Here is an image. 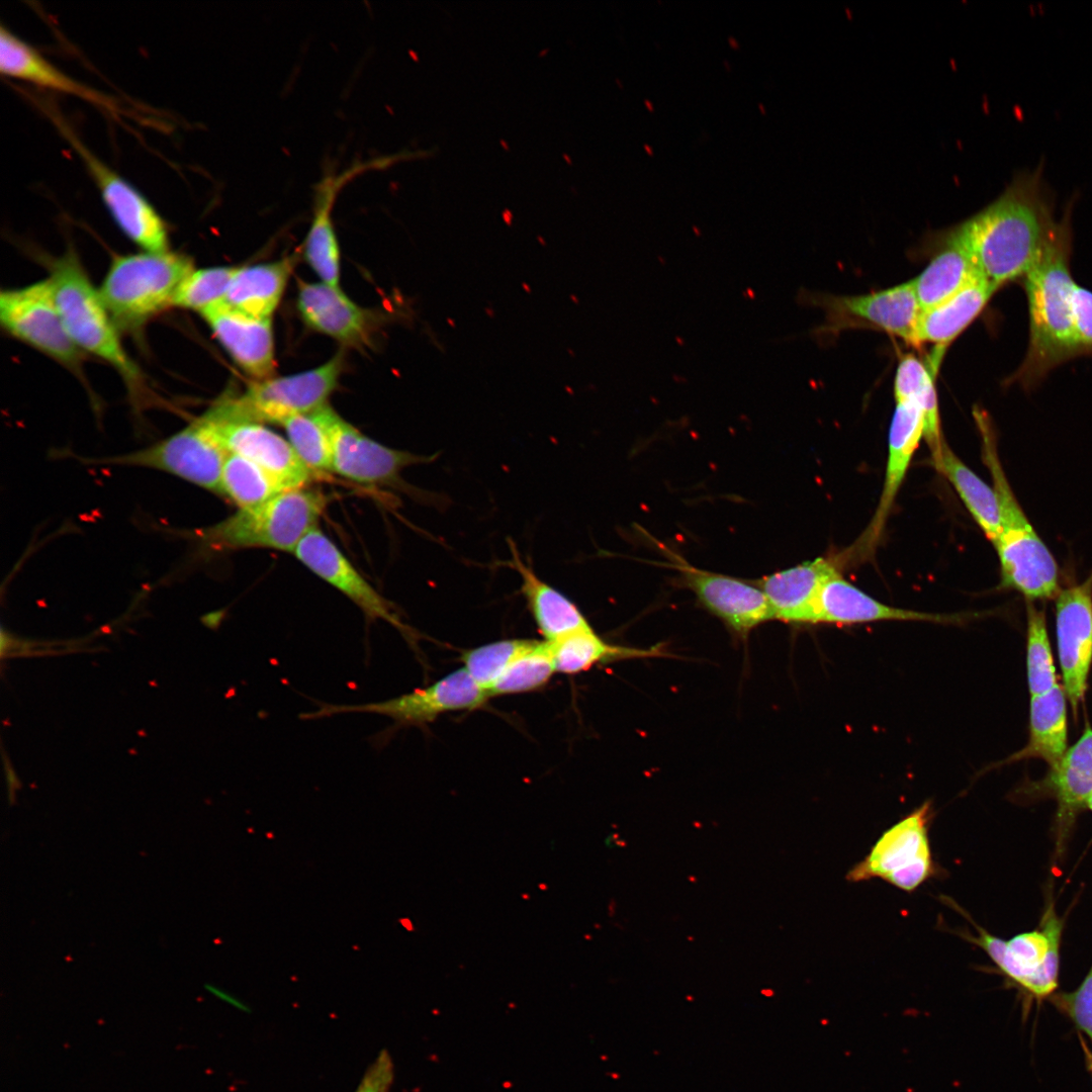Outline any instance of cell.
<instances>
[{"mask_svg": "<svg viewBox=\"0 0 1092 1092\" xmlns=\"http://www.w3.org/2000/svg\"><path fill=\"white\" fill-rule=\"evenodd\" d=\"M1041 170L1021 172L997 199L956 225L979 273L1000 288L1020 281L1057 223Z\"/></svg>", "mask_w": 1092, "mask_h": 1092, "instance_id": "obj_1", "label": "cell"}, {"mask_svg": "<svg viewBox=\"0 0 1092 1092\" xmlns=\"http://www.w3.org/2000/svg\"><path fill=\"white\" fill-rule=\"evenodd\" d=\"M1071 209L1057 221L1037 260L1021 280L1028 310L1025 356L1006 380L1025 390L1035 388L1048 374L1071 359L1085 356L1074 329L1071 273Z\"/></svg>", "mask_w": 1092, "mask_h": 1092, "instance_id": "obj_2", "label": "cell"}, {"mask_svg": "<svg viewBox=\"0 0 1092 1092\" xmlns=\"http://www.w3.org/2000/svg\"><path fill=\"white\" fill-rule=\"evenodd\" d=\"M984 461L992 476L1000 519L994 542L1001 584L1021 593L1028 601L1056 598L1060 593L1057 562L1017 502L1002 469L996 439L984 414L976 416Z\"/></svg>", "mask_w": 1092, "mask_h": 1092, "instance_id": "obj_3", "label": "cell"}, {"mask_svg": "<svg viewBox=\"0 0 1092 1092\" xmlns=\"http://www.w3.org/2000/svg\"><path fill=\"white\" fill-rule=\"evenodd\" d=\"M48 278L64 326L77 348L111 365L129 386H136L141 373L120 342L99 288L91 282L75 251L54 260Z\"/></svg>", "mask_w": 1092, "mask_h": 1092, "instance_id": "obj_4", "label": "cell"}, {"mask_svg": "<svg viewBox=\"0 0 1092 1092\" xmlns=\"http://www.w3.org/2000/svg\"><path fill=\"white\" fill-rule=\"evenodd\" d=\"M328 499L304 487L285 490L255 507L239 509L197 536L214 550L270 548L293 551L322 516Z\"/></svg>", "mask_w": 1092, "mask_h": 1092, "instance_id": "obj_5", "label": "cell"}, {"mask_svg": "<svg viewBox=\"0 0 1092 1092\" xmlns=\"http://www.w3.org/2000/svg\"><path fill=\"white\" fill-rule=\"evenodd\" d=\"M194 269L186 255L147 252L113 258L99 288L117 328H138L168 307L184 278Z\"/></svg>", "mask_w": 1092, "mask_h": 1092, "instance_id": "obj_6", "label": "cell"}, {"mask_svg": "<svg viewBox=\"0 0 1092 1092\" xmlns=\"http://www.w3.org/2000/svg\"><path fill=\"white\" fill-rule=\"evenodd\" d=\"M951 906L976 929L975 933L965 930L959 935L983 949L1006 979L1038 999L1054 994L1059 984L1064 921L1053 899L1045 903L1035 929L1006 940L978 925L959 905L951 902Z\"/></svg>", "mask_w": 1092, "mask_h": 1092, "instance_id": "obj_7", "label": "cell"}, {"mask_svg": "<svg viewBox=\"0 0 1092 1092\" xmlns=\"http://www.w3.org/2000/svg\"><path fill=\"white\" fill-rule=\"evenodd\" d=\"M343 367L342 354L304 372L255 380L240 395L219 397L206 414L216 422L283 423L327 404Z\"/></svg>", "mask_w": 1092, "mask_h": 1092, "instance_id": "obj_8", "label": "cell"}, {"mask_svg": "<svg viewBox=\"0 0 1092 1092\" xmlns=\"http://www.w3.org/2000/svg\"><path fill=\"white\" fill-rule=\"evenodd\" d=\"M933 809L929 801L893 824L877 839L867 855L847 873L851 883L882 879L913 892L939 874L933 859L929 828Z\"/></svg>", "mask_w": 1092, "mask_h": 1092, "instance_id": "obj_9", "label": "cell"}, {"mask_svg": "<svg viewBox=\"0 0 1092 1092\" xmlns=\"http://www.w3.org/2000/svg\"><path fill=\"white\" fill-rule=\"evenodd\" d=\"M43 111L83 161L105 207L116 225L142 251L170 250L166 221L147 197L129 181L111 169L90 151L68 122L50 103Z\"/></svg>", "mask_w": 1092, "mask_h": 1092, "instance_id": "obj_10", "label": "cell"}, {"mask_svg": "<svg viewBox=\"0 0 1092 1092\" xmlns=\"http://www.w3.org/2000/svg\"><path fill=\"white\" fill-rule=\"evenodd\" d=\"M228 452L201 415L175 434L104 463L161 470L222 496L221 474Z\"/></svg>", "mask_w": 1092, "mask_h": 1092, "instance_id": "obj_11", "label": "cell"}, {"mask_svg": "<svg viewBox=\"0 0 1092 1092\" xmlns=\"http://www.w3.org/2000/svg\"><path fill=\"white\" fill-rule=\"evenodd\" d=\"M0 322L13 338L58 363L75 369L81 352L71 340L49 278L0 294Z\"/></svg>", "mask_w": 1092, "mask_h": 1092, "instance_id": "obj_12", "label": "cell"}, {"mask_svg": "<svg viewBox=\"0 0 1092 1092\" xmlns=\"http://www.w3.org/2000/svg\"><path fill=\"white\" fill-rule=\"evenodd\" d=\"M488 698L487 693L462 667L427 688L395 698L360 705H321L317 710L301 715V718L312 720L341 713H372L392 719L393 728L421 726L448 712L478 709Z\"/></svg>", "mask_w": 1092, "mask_h": 1092, "instance_id": "obj_13", "label": "cell"}, {"mask_svg": "<svg viewBox=\"0 0 1092 1092\" xmlns=\"http://www.w3.org/2000/svg\"><path fill=\"white\" fill-rule=\"evenodd\" d=\"M311 414L330 439L333 472L350 480L366 484L396 483L404 468L431 462L436 457L384 446L362 434L328 404Z\"/></svg>", "mask_w": 1092, "mask_h": 1092, "instance_id": "obj_14", "label": "cell"}, {"mask_svg": "<svg viewBox=\"0 0 1092 1092\" xmlns=\"http://www.w3.org/2000/svg\"><path fill=\"white\" fill-rule=\"evenodd\" d=\"M1056 635L1064 691L1076 718L1092 663V572L1056 597Z\"/></svg>", "mask_w": 1092, "mask_h": 1092, "instance_id": "obj_15", "label": "cell"}, {"mask_svg": "<svg viewBox=\"0 0 1092 1092\" xmlns=\"http://www.w3.org/2000/svg\"><path fill=\"white\" fill-rule=\"evenodd\" d=\"M292 553L313 573L350 599L367 620H383L414 643L415 631L401 621L394 606L358 572L321 529L314 527L306 533Z\"/></svg>", "mask_w": 1092, "mask_h": 1092, "instance_id": "obj_16", "label": "cell"}, {"mask_svg": "<svg viewBox=\"0 0 1092 1092\" xmlns=\"http://www.w3.org/2000/svg\"><path fill=\"white\" fill-rule=\"evenodd\" d=\"M833 329L866 327L916 345L921 313L911 281L859 295H830L822 299Z\"/></svg>", "mask_w": 1092, "mask_h": 1092, "instance_id": "obj_17", "label": "cell"}, {"mask_svg": "<svg viewBox=\"0 0 1092 1092\" xmlns=\"http://www.w3.org/2000/svg\"><path fill=\"white\" fill-rule=\"evenodd\" d=\"M923 437L924 417L919 406L911 401L896 402L889 430L888 457L881 496L866 531L849 550L840 554L843 562L847 558H867L873 555L912 457Z\"/></svg>", "mask_w": 1092, "mask_h": 1092, "instance_id": "obj_18", "label": "cell"}, {"mask_svg": "<svg viewBox=\"0 0 1092 1092\" xmlns=\"http://www.w3.org/2000/svg\"><path fill=\"white\" fill-rule=\"evenodd\" d=\"M202 416L228 454H237L252 461L286 489L304 487L314 476L298 458L288 440L263 424L216 422L205 413Z\"/></svg>", "mask_w": 1092, "mask_h": 1092, "instance_id": "obj_19", "label": "cell"}, {"mask_svg": "<svg viewBox=\"0 0 1092 1092\" xmlns=\"http://www.w3.org/2000/svg\"><path fill=\"white\" fill-rule=\"evenodd\" d=\"M973 614H937L897 608L881 603L846 580L837 571L822 584L816 602L815 624L853 625L879 621H923L963 624Z\"/></svg>", "mask_w": 1092, "mask_h": 1092, "instance_id": "obj_20", "label": "cell"}, {"mask_svg": "<svg viewBox=\"0 0 1092 1092\" xmlns=\"http://www.w3.org/2000/svg\"><path fill=\"white\" fill-rule=\"evenodd\" d=\"M677 566L684 582L702 605L738 635L745 636L757 625L774 619L768 600L756 584L687 563Z\"/></svg>", "mask_w": 1092, "mask_h": 1092, "instance_id": "obj_21", "label": "cell"}, {"mask_svg": "<svg viewBox=\"0 0 1092 1092\" xmlns=\"http://www.w3.org/2000/svg\"><path fill=\"white\" fill-rule=\"evenodd\" d=\"M402 160H405V155L399 152L372 161L356 163L340 174L331 173L324 176L315 184L313 216L304 244V254L309 266L322 282L339 287L340 249L332 218L338 193L355 176L367 170L387 168Z\"/></svg>", "mask_w": 1092, "mask_h": 1092, "instance_id": "obj_22", "label": "cell"}, {"mask_svg": "<svg viewBox=\"0 0 1092 1092\" xmlns=\"http://www.w3.org/2000/svg\"><path fill=\"white\" fill-rule=\"evenodd\" d=\"M1042 796L1057 803L1055 817L1056 851L1060 855L1081 811L1092 797V729L1087 727L1079 740L1067 749L1060 762L1038 785Z\"/></svg>", "mask_w": 1092, "mask_h": 1092, "instance_id": "obj_23", "label": "cell"}, {"mask_svg": "<svg viewBox=\"0 0 1092 1092\" xmlns=\"http://www.w3.org/2000/svg\"><path fill=\"white\" fill-rule=\"evenodd\" d=\"M233 360L256 380L270 378L275 367L270 318H260L221 302L200 313Z\"/></svg>", "mask_w": 1092, "mask_h": 1092, "instance_id": "obj_24", "label": "cell"}, {"mask_svg": "<svg viewBox=\"0 0 1092 1092\" xmlns=\"http://www.w3.org/2000/svg\"><path fill=\"white\" fill-rule=\"evenodd\" d=\"M0 72L42 89L76 96L110 114L120 112L114 99L61 71L4 24L0 28Z\"/></svg>", "mask_w": 1092, "mask_h": 1092, "instance_id": "obj_25", "label": "cell"}, {"mask_svg": "<svg viewBox=\"0 0 1092 1092\" xmlns=\"http://www.w3.org/2000/svg\"><path fill=\"white\" fill-rule=\"evenodd\" d=\"M835 557H818L759 579L755 584L768 600L772 617L786 623L815 624V610L823 582L839 571Z\"/></svg>", "mask_w": 1092, "mask_h": 1092, "instance_id": "obj_26", "label": "cell"}, {"mask_svg": "<svg viewBox=\"0 0 1092 1092\" xmlns=\"http://www.w3.org/2000/svg\"><path fill=\"white\" fill-rule=\"evenodd\" d=\"M297 307L308 327L345 345L362 347L370 339L372 316L339 287L300 282Z\"/></svg>", "mask_w": 1092, "mask_h": 1092, "instance_id": "obj_27", "label": "cell"}, {"mask_svg": "<svg viewBox=\"0 0 1092 1092\" xmlns=\"http://www.w3.org/2000/svg\"><path fill=\"white\" fill-rule=\"evenodd\" d=\"M998 289L979 274L945 300L921 311L916 345H934L929 359L934 368H938L946 347L982 312Z\"/></svg>", "mask_w": 1092, "mask_h": 1092, "instance_id": "obj_28", "label": "cell"}, {"mask_svg": "<svg viewBox=\"0 0 1092 1092\" xmlns=\"http://www.w3.org/2000/svg\"><path fill=\"white\" fill-rule=\"evenodd\" d=\"M510 558L503 562L521 579L520 592L545 641L554 642L589 625L578 607L563 593L542 579L525 561L515 543L508 541Z\"/></svg>", "mask_w": 1092, "mask_h": 1092, "instance_id": "obj_29", "label": "cell"}, {"mask_svg": "<svg viewBox=\"0 0 1092 1092\" xmlns=\"http://www.w3.org/2000/svg\"><path fill=\"white\" fill-rule=\"evenodd\" d=\"M979 274L956 228L947 230L938 252L912 280L921 311L945 300Z\"/></svg>", "mask_w": 1092, "mask_h": 1092, "instance_id": "obj_30", "label": "cell"}, {"mask_svg": "<svg viewBox=\"0 0 1092 1092\" xmlns=\"http://www.w3.org/2000/svg\"><path fill=\"white\" fill-rule=\"evenodd\" d=\"M294 267L291 257L238 268L223 303L246 314L270 318L283 295Z\"/></svg>", "mask_w": 1092, "mask_h": 1092, "instance_id": "obj_31", "label": "cell"}, {"mask_svg": "<svg viewBox=\"0 0 1092 1092\" xmlns=\"http://www.w3.org/2000/svg\"><path fill=\"white\" fill-rule=\"evenodd\" d=\"M1064 688L1059 684L1051 691L1032 696L1029 708V738L1025 747L1010 757L1043 759L1055 767L1067 751V704Z\"/></svg>", "mask_w": 1092, "mask_h": 1092, "instance_id": "obj_32", "label": "cell"}, {"mask_svg": "<svg viewBox=\"0 0 1092 1092\" xmlns=\"http://www.w3.org/2000/svg\"><path fill=\"white\" fill-rule=\"evenodd\" d=\"M934 468L953 486L969 513L994 544L1000 532L998 502L992 486L969 468L944 441L931 458Z\"/></svg>", "mask_w": 1092, "mask_h": 1092, "instance_id": "obj_33", "label": "cell"}, {"mask_svg": "<svg viewBox=\"0 0 1092 1092\" xmlns=\"http://www.w3.org/2000/svg\"><path fill=\"white\" fill-rule=\"evenodd\" d=\"M936 373L929 362L924 363L914 355L908 354L900 359L894 379L896 402H914L923 414V439L931 457L940 452L944 442L940 431L938 400L934 385Z\"/></svg>", "mask_w": 1092, "mask_h": 1092, "instance_id": "obj_34", "label": "cell"}, {"mask_svg": "<svg viewBox=\"0 0 1092 1092\" xmlns=\"http://www.w3.org/2000/svg\"><path fill=\"white\" fill-rule=\"evenodd\" d=\"M548 643L556 671L566 674L585 671L597 663L640 654L638 650L606 642L592 627Z\"/></svg>", "mask_w": 1092, "mask_h": 1092, "instance_id": "obj_35", "label": "cell"}, {"mask_svg": "<svg viewBox=\"0 0 1092 1092\" xmlns=\"http://www.w3.org/2000/svg\"><path fill=\"white\" fill-rule=\"evenodd\" d=\"M222 496L239 509L263 504L289 490L252 461L237 454H228L221 474Z\"/></svg>", "mask_w": 1092, "mask_h": 1092, "instance_id": "obj_36", "label": "cell"}, {"mask_svg": "<svg viewBox=\"0 0 1092 1092\" xmlns=\"http://www.w3.org/2000/svg\"><path fill=\"white\" fill-rule=\"evenodd\" d=\"M555 671L549 643L535 640L509 664L487 695L505 696L541 689Z\"/></svg>", "mask_w": 1092, "mask_h": 1092, "instance_id": "obj_37", "label": "cell"}, {"mask_svg": "<svg viewBox=\"0 0 1092 1092\" xmlns=\"http://www.w3.org/2000/svg\"><path fill=\"white\" fill-rule=\"evenodd\" d=\"M1026 634V670L1030 696L1051 691L1058 685L1051 651L1045 615L1028 601Z\"/></svg>", "mask_w": 1092, "mask_h": 1092, "instance_id": "obj_38", "label": "cell"}, {"mask_svg": "<svg viewBox=\"0 0 1092 1092\" xmlns=\"http://www.w3.org/2000/svg\"><path fill=\"white\" fill-rule=\"evenodd\" d=\"M281 426L298 458L314 475L333 472L330 439L312 414L288 418Z\"/></svg>", "mask_w": 1092, "mask_h": 1092, "instance_id": "obj_39", "label": "cell"}, {"mask_svg": "<svg viewBox=\"0 0 1092 1092\" xmlns=\"http://www.w3.org/2000/svg\"><path fill=\"white\" fill-rule=\"evenodd\" d=\"M238 267L193 269L181 282L173 306L202 313L221 303Z\"/></svg>", "mask_w": 1092, "mask_h": 1092, "instance_id": "obj_40", "label": "cell"}, {"mask_svg": "<svg viewBox=\"0 0 1092 1092\" xmlns=\"http://www.w3.org/2000/svg\"><path fill=\"white\" fill-rule=\"evenodd\" d=\"M535 640L505 639L462 653L463 668L487 693L509 664Z\"/></svg>", "mask_w": 1092, "mask_h": 1092, "instance_id": "obj_41", "label": "cell"}, {"mask_svg": "<svg viewBox=\"0 0 1092 1092\" xmlns=\"http://www.w3.org/2000/svg\"><path fill=\"white\" fill-rule=\"evenodd\" d=\"M1054 1002L1092 1040V965L1075 991L1057 994Z\"/></svg>", "mask_w": 1092, "mask_h": 1092, "instance_id": "obj_42", "label": "cell"}, {"mask_svg": "<svg viewBox=\"0 0 1092 1092\" xmlns=\"http://www.w3.org/2000/svg\"><path fill=\"white\" fill-rule=\"evenodd\" d=\"M1074 329L1085 356L1092 355V291L1077 282L1072 293Z\"/></svg>", "mask_w": 1092, "mask_h": 1092, "instance_id": "obj_43", "label": "cell"}, {"mask_svg": "<svg viewBox=\"0 0 1092 1092\" xmlns=\"http://www.w3.org/2000/svg\"><path fill=\"white\" fill-rule=\"evenodd\" d=\"M394 1065L387 1051H382L364 1073L355 1092H389Z\"/></svg>", "mask_w": 1092, "mask_h": 1092, "instance_id": "obj_44", "label": "cell"}, {"mask_svg": "<svg viewBox=\"0 0 1092 1092\" xmlns=\"http://www.w3.org/2000/svg\"><path fill=\"white\" fill-rule=\"evenodd\" d=\"M4 771L8 789V800L12 804L15 802L16 791L20 788V782L7 759H4Z\"/></svg>", "mask_w": 1092, "mask_h": 1092, "instance_id": "obj_45", "label": "cell"}, {"mask_svg": "<svg viewBox=\"0 0 1092 1092\" xmlns=\"http://www.w3.org/2000/svg\"><path fill=\"white\" fill-rule=\"evenodd\" d=\"M16 648H17L16 640L2 628V630H1V645H0L1 655L4 656L6 652H9L12 649H16Z\"/></svg>", "mask_w": 1092, "mask_h": 1092, "instance_id": "obj_46", "label": "cell"}, {"mask_svg": "<svg viewBox=\"0 0 1092 1092\" xmlns=\"http://www.w3.org/2000/svg\"><path fill=\"white\" fill-rule=\"evenodd\" d=\"M1086 1060H1087V1063H1088V1067H1089V1069H1090V1071L1092 1073V1054L1088 1055L1086 1057Z\"/></svg>", "mask_w": 1092, "mask_h": 1092, "instance_id": "obj_47", "label": "cell"}, {"mask_svg": "<svg viewBox=\"0 0 1092 1092\" xmlns=\"http://www.w3.org/2000/svg\"><path fill=\"white\" fill-rule=\"evenodd\" d=\"M729 42L733 48L738 49L739 46H738V42H737V40L735 38L729 37Z\"/></svg>", "mask_w": 1092, "mask_h": 1092, "instance_id": "obj_48", "label": "cell"}, {"mask_svg": "<svg viewBox=\"0 0 1092 1092\" xmlns=\"http://www.w3.org/2000/svg\"><path fill=\"white\" fill-rule=\"evenodd\" d=\"M644 102H645L646 106L649 108V110H653V106H652V104H651V102L649 100L645 99Z\"/></svg>", "mask_w": 1092, "mask_h": 1092, "instance_id": "obj_49", "label": "cell"}, {"mask_svg": "<svg viewBox=\"0 0 1092 1092\" xmlns=\"http://www.w3.org/2000/svg\"><path fill=\"white\" fill-rule=\"evenodd\" d=\"M644 148H645V150H646V151L648 152V154H649V155H652V154H653V151H652V149L650 148V146H649V145H646V144H645V145H644Z\"/></svg>", "mask_w": 1092, "mask_h": 1092, "instance_id": "obj_50", "label": "cell"}, {"mask_svg": "<svg viewBox=\"0 0 1092 1092\" xmlns=\"http://www.w3.org/2000/svg\"><path fill=\"white\" fill-rule=\"evenodd\" d=\"M1087 809L1090 810L1091 813H1092V797L1090 798V800L1088 802Z\"/></svg>", "mask_w": 1092, "mask_h": 1092, "instance_id": "obj_51", "label": "cell"}, {"mask_svg": "<svg viewBox=\"0 0 1092 1092\" xmlns=\"http://www.w3.org/2000/svg\"><path fill=\"white\" fill-rule=\"evenodd\" d=\"M758 106H759V108H761V110H762V113H764L765 111H764V109H763V106H762V104H761V103H759V104H758Z\"/></svg>", "mask_w": 1092, "mask_h": 1092, "instance_id": "obj_52", "label": "cell"}]
</instances>
